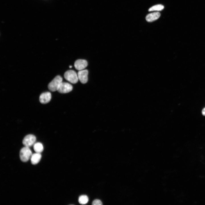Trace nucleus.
<instances>
[{"label":"nucleus","instance_id":"obj_5","mask_svg":"<svg viewBox=\"0 0 205 205\" xmlns=\"http://www.w3.org/2000/svg\"><path fill=\"white\" fill-rule=\"evenodd\" d=\"M72 89L73 87L71 84L62 82L59 87L57 91L60 93H65L70 92Z\"/></svg>","mask_w":205,"mask_h":205},{"label":"nucleus","instance_id":"obj_3","mask_svg":"<svg viewBox=\"0 0 205 205\" xmlns=\"http://www.w3.org/2000/svg\"><path fill=\"white\" fill-rule=\"evenodd\" d=\"M65 78L70 83L75 84L78 80L77 74L74 70H70L66 71L64 74Z\"/></svg>","mask_w":205,"mask_h":205},{"label":"nucleus","instance_id":"obj_2","mask_svg":"<svg viewBox=\"0 0 205 205\" xmlns=\"http://www.w3.org/2000/svg\"><path fill=\"white\" fill-rule=\"evenodd\" d=\"M62 82V78L60 75L56 76L48 84L49 90L52 92L57 91L59 87Z\"/></svg>","mask_w":205,"mask_h":205},{"label":"nucleus","instance_id":"obj_4","mask_svg":"<svg viewBox=\"0 0 205 205\" xmlns=\"http://www.w3.org/2000/svg\"><path fill=\"white\" fill-rule=\"evenodd\" d=\"M36 136L32 134H29L24 137L22 140V144L24 146L30 147L36 143Z\"/></svg>","mask_w":205,"mask_h":205},{"label":"nucleus","instance_id":"obj_11","mask_svg":"<svg viewBox=\"0 0 205 205\" xmlns=\"http://www.w3.org/2000/svg\"><path fill=\"white\" fill-rule=\"evenodd\" d=\"M33 149L36 153H40L43 151L44 147L41 143L38 142L33 145Z\"/></svg>","mask_w":205,"mask_h":205},{"label":"nucleus","instance_id":"obj_12","mask_svg":"<svg viewBox=\"0 0 205 205\" xmlns=\"http://www.w3.org/2000/svg\"><path fill=\"white\" fill-rule=\"evenodd\" d=\"M89 200L88 196L85 195H81L79 196L78 201L79 203L81 204H85L87 203Z\"/></svg>","mask_w":205,"mask_h":205},{"label":"nucleus","instance_id":"obj_13","mask_svg":"<svg viewBox=\"0 0 205 205\" xmlns=\"http://www.w3.org/2000/svg\"><path fill=\"white\" fill-rule=\"evenodd\" d=\"M164 8V6L162 5H157L150 8L149 9L148 11H161Z\"/></svg>","mask_w":205,"mask_h":205},{"label":"nucleus","instance_id":"obj_16","mask_svg":"<svg viewBox=\"0 0 205 205\" xmlns=\"http://www.w3.org/2000/svg\"><path fill=\"white\" fill-rule=\"evenodd\" d=\"M72 67V66H71V65H70V66H69V68H71Z\"/></svg>","mask_w":205,"mask_h":205},{"label":"nucleus","instance_id":"obj_8","mask_svg":"<svg viewBox=\"0 0 205 205\" xmlns=\"http://www.w3.org/2000/svg\"><path fill=\"white\" fill-rule=\"evenodd\" d=\"M87 62L86 60L79 59L75 62L74 65L77 70L80 71L83 70L87 67Z\"/></svg>","mask_w":205,"mask_h":205},{"label":"nucleus","instance_id":"obj_15","mask_svg":"<svg viewBox=\"0 0 205 205\" xmlns=\"http://www.w3.org/2000/svg\"><path fill=\"white\" fill-rule=\"evenodd\" d=\"M202 112V115L205 116V107L203 109Z\"/></svg>","mask_w":205,"mask_h":205},{"label":"nucleus","instance_id":"obj_7","mask_svg":"<svg viewBox=\"0 0 205 205\" xmlns=\"http://www.w3.org/2000/svg\"><path fill=\"white\" fill-rule=\"evenodd\" d=\"M52 95L49 92H46L42 93L40 96L39 100L40 102L43 104L48 103L51 100Z\"/></svg>","mask_w":205,"mask_h":205},{"label":"nucleus","instance_id":"obj_14","mask_svg":"<svg viewBox=\"0 0 205 205\" xmlns=\"http://www.w3.org/2000/svg\"><path fill=\"white\" fill-rule=\"evenodd\" d=\"M92 204L93 205H102V204L101 200L98 199H96L93 201Z\"/></svg>","mask_w":205,"mask_h":205},{"label":"nucleus","instance_id":"obj_9","mask_svg":"<svg viewBox=\"0 0 205 205\" xmlns=\"http://www.w3.org/2000/svg\"><path fill=\"white\" fill-rule=\"evenodd\" d=\"M159 12H155L149 14L147 15L145 19L148 22H152L158 19L160 16Z\"/></svg>","mask_w":205,"mask_h":205},{"label":"nucleus","instance_id":"obj_10","mask_svg":"<svg viewBox=\"0 0 205 205\" xmlns=\"http://www.w3.org/2000/svg\"><path fill=\"white\" fill-rule=\"evenodd\" d=\"M41 157L40 153H36L32 154L30 158L31 163L33 165L37 164L40 161Z\"/></svg>","mask_w":205,"mask_h":205},{"label":"nucleus","instance_id":"obj_1","mask_svg":"<svg viewBox=\"0 0 205 205\" xmlns=\"http://www.w3.org/2000/svg\"><path fill=\"white\" fill-rule=\"evenodd\" d=\"M32 155V151L29 147L24 146L20 151V158L22 161L26 162L30 158Z\"/></svg>","mask_w":205,"mask_h":205},{"label":"nucleus","instance_id":"obj_6","mask_svg":"<svg viewBox=\"0 0 205 205\" xmlns=\"http://www.w3.org/2000/svg\"><path fill=\"white\" fill-rule=\"evenodd\" d=\"M88 71L83 69L79 71L77 73L78 79L83 84L86 83L88 81Z\"/></svg>","mask_w":205,"mask_h":205}]
</instances>
